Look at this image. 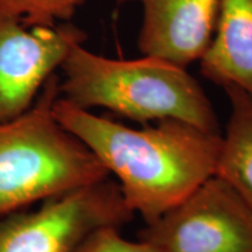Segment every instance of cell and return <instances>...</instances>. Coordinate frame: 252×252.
I'll return each mask as SVG.
<instances>
[{"mask_svg":"<svg viewBox=\"0 0 252 252\" xmlns=\"http://www.w3.org/2000/svg\"><path fill=\"white\" fill-rule=\"evenodd\" d=\"M54 116L116 176L126 203L150 223L216 173L223 135L179 119L131 128L61 96Z\"/></svg>","mask_w":252,"mask_h":252,"instance_id":"1","label":"cell"},{"mask_svg":"<svg viewBox=\"0 0 252 252\" xmlns=\"http://www.w3.org/2000/svg\"><path fill=\"white\" fill-rule=\"evenodd\" d=\"M60 68V96L80 108H105L140 123L179 119L220 133L200 83L187 69L166 60L110 59L76 45Z\"/></svg>","mask_w":252,"mask_h":252,"instance_id":"2","label":"cell"},{"mask_svg":"<svg viewBox=\"0 0 252 252\" xmlns=\"http://www.w3.org/2000/svg\"><path fill=\"white\" fill-rule=\"evenodd\" d=\"M59 86L53 74L27 111L0 123V217L110 178L54 116Z\"/></svg>","mask_w":252,"mask_h":252,"instance_id":"3","label":"cell"},{"mask_svg":"<svg viewBox=\"0 0 252 252\" xmlns=\"http://www.w3.org/2000/svg\"><path fill=\"white\" fill-rule=\"evenodd\" d=\"M135 213L108 178L0 217V252H71L94 230L131 222Z\"/></svg>","mask_w":252,"mask_h":252,"instance_id":"4","label":"cell"},{"mask_svg":"<svg viewBox=\"0 0 252 252\" xmlns=\"http://www.w3.org/2000/svg\"><path fill=\"white\" fill-rule=\"evenodd\" d=\"M138 239L161 252H252V210L229 182L214 174L146 223Z\"/></svg>","mask_w":252,"mask_h":252,"instance_id":"5","label":"cell"},{"mask_svg":"<svg viewBox=\"0 0 252 252\" xmlns=\"http://www.w3.org/2000/svg\"><path fill=\"white\" fill-rule=\"evenodd\" d=\"M86 40L69 21L27 27L0 12V123L27 111L72 47Z\"/></svg>","mask_w":252,"mask_h":252,"instance_id":"6","label":"cell"},{"mask_svg":"<svg viewBox=\"0 0 252 252\" xmlns=\"http://www.w3.org/2000/svg\"><path fill=\"white\" fill-rule=\"evenodd\" d=\"M143 7L138 47L146 56L186 68L200 61L213 40L220 0H117Z\"/></svg>","mask_w":252,"mask_h":252,"instance_id":"7","label":"cell"},{"mask_svg":"<svg viewBox=\"0 0 252 252\" xmlns=\"http://www.w3.org/2000/svg\"><path fill=\"white\" fill-rule=\"evenodd\" d=\"M215 32L201 72L216 86H235L252 96V0H220Z\"/></svg>","mask_w":252,"mask_h":252,"instance_id":"8","label":"cell"},{"mask_svg":"<svg viewBox=\"0 0 252 252\" xmlns=\"http://www.w3.org/2000/svg\"><path fill=\"white\" fill-rule=\"evenodd\" d=\"M223 89L231 112L215 174L229 182L252 210V96L235 86Z\"/></svg>","mask_w":252,"mask_h":252,"instance_id":"9","label":"cell"},{"mask_svg":"<svg viewBox=\"0 0 252 252\" xmlns=\"http://www.w3.org/2000/svg\"><path fill=\"white\" fill-rule=\"evenodd\" d=\"M86 0H0V12L27 27L56 26L74 17Z\"/></svg>","mask_w":252,"mask_h":252,"instance_id":"10","label":"cell"},{"mask_svg":"<svg viewBox=\"0 0 252 252\" xmlns=\"http://www.w3.org/2000/svg\"><path fill=\"white\" fill-rule=\"evenodd\" d=\"M117 226H103L90 232L71 252H161L149 242L125 239Z\"/></svg>","mask_w":252,"mask_h":252,"instance_id":"11","label":"cell"}]
</instances>
